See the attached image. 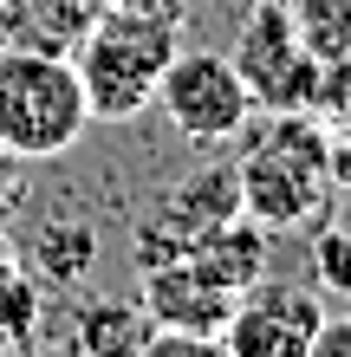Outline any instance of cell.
<instances>
[{"mask_svg":"<svg viewBox=\"0 0 351 357\" xmlns=\"http://www.w3.org/2000/svg\"><path fill=\"white\" fill-rule=\"evenodd\" d=\"M182 46L176 33V0H105L91 26L78 33V85H85L91 123H124L156 104V85Z\"/></svg>","mask_w":351,"mask_h":357,"instance_id":"1","label":"cell"},{"mask_svg":"<svg viewBox=\"0 0 351 357\" xmlns=\"http://www.w3.org/2000/svg\"><path fill=\"white\" fill-rule=\"evenodd\" d=\"M241 215H254L267 234L313 227L332 202V137L313 111H267L260 137L234 162Z\"/></svg>","mask_w":351,"mask_h":357,"instance_id":"2","label":"cell"},{"mask_svg":"<svg viewBox=\"0 0 351 357\" xmlns=\"http://www.w3.org/2000/svg\"><path fill=\"white\" fill-rule=\"evenodd\" d=\"M91 130V104L72 59L46 46H0V156L52 162Z\"/></svg>","mask_w":351,"mask_h":357,"instance_id":"3","label":"cell"},{"mask_svg":"<svg viewBox=\"0 0 351 357\" xmlns=\"http://www.w3.org/2000/svg\"><path fill=\"white\" fill-rule=\"evenodd\" d=\"M228 59H234L241 85H247V98H254L260 111H313L319 59L299 39L286 0H260V7L247 13V26H241V39H234Z\"/></svg>","mask_w":351,"mask_h":357,"instance_id":"4","label":"cell"},{"mask_svg":"<svg viewBox=\"0 0 351 357\" xmlns=\"http://www.w3.org/2000/svg\"><path fill=\"white\" fill-rule=\"evenodd\" d=\"M156 104H163V117H170L189 143H202V150L234 143L247 130V117H254V98H247L234 59L182 52V46L170 59V72H163V85H156Z\"/></svg>","mask_w":351,"mask_h":357,"instance_id":"5","label":"cell"},{"mask_svg":"<svg viewBox=\"0 0 351 357\" xmlns=\"http://www.w3.org/2000/svg\"><path fill=\"white\" fill-rule=\"evenodd\" d=\"M319 325H325L319 286L260 280V286H247L234 299L228 331H221V351L228 357H313Z\"/></svg>","mask_w":351,"mask_h":357,"instance_id":"6","label":"cell"},{"mask_svg":"<svg viewBox=\"0 0 351 357\" xmlns=\"http://www.w3.org/2000/svg\"><path fill=\"white\" fill-rule=\"evenodd\" d=\"M137 305H143V319H150V325L189 331V338H202V344L221 351V331H228L234 292H221L209 273H195L182 254H170V260H150V266H143Z\"/></svg>","mask_w":351,"mask_h":357,"instance_id":"7","label":"cell"},{"mask_svg":"<svg viewBox=\"0 0 351 357\" xmlns=\"http://www.w3.org/2000/svg\"><path fill=\"white\" fill-rule=\"evenodd\" d=\"M241 208V188H234V169H195L189 182H176V188H163L156 208H150V221H143V234H137V254L143 266L150 260H170L182 254L202 227H215V221H228Z\"/></svg>","mask_w":351,"mask_h":357,"instance_id":"8","label":"cell"},{"mask_svg":"<svg viewBox=\"0 0 351 357\" xmlns=\"http://www.w3.org/2000/svg\"><path fill=\"white\" fill-rule=\"evenodd\" d=\"M182 260H189L195 273H209L221 292H234V299H241L247 286L267 280V227H260L254 215H241V208H234L228 221L202 227V234L182 247Z\"/></svg>","mask_w":351,"mask_h":357,"instance_id":"9","label":"cell"},{"mask_svg":"<svg viewBox=\"0 0 351 357\" xmlns=\"http://www.w3.org/2000/svg\"><path fill=\"white\" fill-rule=\"evenodd\" d=\"M72 344L91 357H137L150 344V319H143L137 299H91L72 325Z\"/></svg>","mask_w":351,"mask_h":357,"instance_id":"10","label":"cell"},{"mask_svg":"<svg viewBox=\"0 0 351 357\" xmlns=\"http://www.w3.org/2000/svg\"><path fill=\"white\" fill-rule=\"evenodd\" d=\"M286 13H293V26L319 66L351 52V0H286Z\"/></svg>","mask_w":351,"mask_h":357,"instance_id":"11","label":"cell"},{"mask_svg":"<svg viewBox=\"0 0 351 357\" xmlns=\"http://www.w3.org/2000/svg\"><path fill=\"white\" fill-rule=\"evenodd\" d=\"M33 260H39V273H52V286H72V280L91 273L98 241H91V227H78V221H52L46 234H39Z\"/></svg>","mask_w":351,"mask_h":357,"instance_id":"12","label":"cell"},{"mask_svg":"<svg viewBox=\"0 0 351 357\" xmlns=\"http://www.w3.org/2000/svg\"><path fill=\"white\" fill-rule=\"evenodd\" d=\"M313 286H319V299L351 305V234L345 227H325L313 241Z\"/></svg>","mask_w":351,"mask_h":357,"instance_id":"13","label":"cell"},{"mask_svg":"<svg viewBox=\"0 0 351 357\" xmlns=\"http://www.w3.org/2000/svg\"><path fill=\"white\" fill-rule=\"evenodd\" d=\"M313 117L351 137V52L319 66V91H313Z\"/></svg>","mask_w":351,"mask_h":357,"instance_id":"14","label":"cell"},{"mask_svg":"<svg viewBox=\"0 0 351 357\" xmlns=\"http://www.w3.org/2000/svg\"><path fill=\"white\" fill-rule=\"evenodd\" d=\"M313 357H351V312H345V319L325 312V325H319V338H313Z\"/></svg>","mask_w":351,"mask_h":357,"instance_id":"15","label":"cell"},{"mask_svg":"<svg viewBox=\"0 0 351 357\" xmlns=\"http://www.w3.org/2000/svg\"><path fill=\"white\" fill-rule=\"evenodd\" d=\"M0 46H20V7L0 0Z\"/></svg>","mask_w":351,"mask_h":357,"instance_id":"16","label":"cell"},{"mask_svg":"<svg viewBox=\"0 0 351 357\" xmlns=\"http://www.w3.org/2000/svg\"><path fill=\"white\" fill-rule=\"evenodd\" d=\"M7 273H20V254H13V241L0 234V280H7Z\"/></svg>","mask_w":351,"mask_h":357,"instance_id":"17","label":"cell"}]
</instances>
